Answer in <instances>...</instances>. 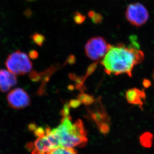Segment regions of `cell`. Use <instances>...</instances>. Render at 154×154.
<instances>
[{
  "label": "cell",
  "mask_w": 154,
  "mask_h": 154,
  "mask_svg": "<svg viewBox=\"0 0 154 154\" xmlns=\"http://www.w3.org/2000/svg\"><path fill=\"white\" fill-rule=\"evenodd\" d=\"M144 57L142 51L120 43L115 46L111 45L101 64L108 75L127 74L131 77L135 66L142 63Z\"/></svg>",
  "instance_id": "obj_1"
},
{
  "label": "cell",
  "mask_w": 154,
  "mask_h": 154,
  "mask_svg": "<svg viewBox=\"0 0 154 154\" xmlns=\"http://www.w3.org/2000/svg\"><path fill=\"white\" fill-rule=\"evenodd\" d=\"M61 123L54 129L46 128L47 131L53 139L57 147L75 148L84 147L88 139L83 122L78 120L72 123L70 114H61Z\"/></svg>",
  "instance_id": "obj_2"
},
{
  "label": "cell",
  "mask_w": 154,
  "mask_h": 154,
  "mask_svg": "<svg viewBox=\"0 0 154 154\" xmlns=\"http://www.w3.org/2000/svg\"><path fill=\"white\" fill-rule=\"evenodd\" d=\"M8 70L16 75H23L29 73L33 69V64L28 55L18 50L8 56L5 62Z\"/></svg>",
  "instance_id": "obj_3"
},
{
  "label": "cell",
  "mask_w": 154,
  "mask_h": 154,
  "mask_svg": "<svg viewBox=\"0 0 154 154\" xmlns=\"http://www.w3.org/2000/svg\"><path fill=\"white\" fill-rule=\"evenodd\" d=\"M111 45L103 38H92L85 45V53L88 58L93 61H99L104 58Z\"/></svg>",
  "instance_id": "obj_4"
},
{
  "label": "cell",
  "mask_w": 154,
  "mask_h": 154,
  "mask_svg": "<svg viewBox=\"0 0 154 154\" xmlns=\"http://www.w3.org/2000/svg\"><path fill=\"white\" fill-rule=\"evenodd\" d=\"M125 17L132 25L140 27L148 21L149 13L146 8L141 3H132L127 7Z\"/></svg>",
  "instance_id": "obj_5"
},
{
  "label": "cell",
  "mask_w": 154,
  "mask_h": 154,
  "mask_svg": "<svg viewBox=\"0 0 154 154\" xmlns=\"http://www.w3.org/2000/svg\"><path fill=\"white\" fill-rule=\"evenodd\" d=\"M8 103L11 108L21 110L30 105L31 100L24 89L17 88L11 91L7 96Z\"/></svg>",
  "instance_id": "obj_6"
},
{
  "label": "cell",
  "mask_w": 154,
  "mask_h": 154,
  "mask_svg": "<svg viewBox=\"0 0 154 154\" xmlns=\"http://www.w3.org/2000/svg\"><path fill=\"white\" fill-rule=\"evenodd\" d=\"M33 144L31 154H47L57 148L50 136L46 133L43 136L37 137Z\"/></svg>",
  "instance_id": "obj_7"
},
{
  "label": "cell",
  "mask_w": 154,
  "mask_h": 154,
  "mask_svg": "<svg viewBox=\"0 0 154 154\" xmlns=\"http://www.w3.org/2000/svg\"><path fill=\"white\" fill-rule=\"evenodd\" d=\"M125 96L129 104L138 105L143 110V107L146 99V95L144 90H140L136 88L129 89L126 92Z\"/></svg>",
  "instance_id": "obj_8"
},
{
  "label": "cell",
  "mask_w": 154,
  "mask_h": 154,
  "mask_svg": "<svg viewBox=\"0 0 154 154\" xmlns=\"http://www.w3.org/2000/svg\"><path fill=\"white\" fill-rule=\"evenodd\" d=\"M18 83L16 75L8 70L0 69V91L6 93Z\"/></svg>",
  "instance_id": "obj_9"
},
{
  "label": "cell",
  "mask_w": 154,
  "mask_h": 154,
  "mask_svg": "<svg viewBox=\"0 0 154 154\" xmlns=\"http://www.w3.org/2000/svg\"><path fill=\"white\" fill-rule=\"evenodd\" d=\"M154 135L150 132H144L139 137V143L144 148H151L153 146Z\"/></svg>",
  "instance_id": "obj_10"
},
{
  "label": "cell",
  "mask_w": 154,
  "mask_h": 154,
  "mask_svg": "<svg viewBox=\"0 0 154 154\" xmlns=\"http://www.w3.org/2000/svg\"><path fill=\"white\" fill-rule=\"evenodd\" d=\"M47 154H78L74 148L59 147L54 149Z\"/></svg>",
  "instance_id": "obj_11"
},
{
  "label": "cell",
  "mask_w": 154,
  "mask_h": 154,
  "mask_svg": "<svg viewBox=\"0 0 154 154\" xmlns=\"http://www.w3.org/2000/svg\"><path fill=\"white\" fill-rule=\"evenodd\" d=\"M31 38L33 42L38 46H42L45 40L44 36L38 33H35L33 34Z\"/></svg>",
  "instance_id": "obj_12"
},
{
  "label": "cell",
  "mask_w": 154,
  "mask_h": 154,
  "mask_svg": "<svg viewBox=\"0 0 154 154\" xmlns=\"http://www.w3.org/2000/svg\"><path fill=\"white\" fill-rule=\"evenodd\" d=\"M73 19L76 24H81L85 21L86 17L79 12H76L74 14Z\"/></svg>",
  "instance_id": "obj_13"
},
{
  "label": "cell",
  "mask_w": 154,
  "mask_h": 154,
  "mask_svg": "<svg viewBox=\"0 0 154 154\" xmlns=\"http://www.w3.org/2000/svg\"><path fill=\"white\" fill-rule=\"evenodd\" d=\"M79 99L81 102H83L85 104H92L93 102V98L90 97L89 95H82L79 97Z\"/></svg>",
  "instance_id": "obj_14"
},
{
  "label": "cell",
  "mask_w": 154,
  "mask_h": 154,
  "mask_svg": "<svg viewBox=\"0 0 154 154\" xmlns=\"http://www.w3.org/2000/svg\"><path fill=\"white\" fill-rule=\"evenodd\" d=\"M92 19V21L95 24H99L102 21L103 17L102 15L99 13H97L95 12L93 16L91 18Z\"/></svg>",
  "instance_id": "obj_15"
},
{
  "label": "cell",
  "mask_w": 154,
  "mask_h": 154,
  "mask_svg": "<svg viewBox=\"0 0 154 154\" xmlns=\"http://www.w3.org/2000/svg\"><path fill=\"white\" fill-rule=\"evenodd\" d=\"M143 85L144 86V87L146 88H148L151 85V83L149 80H147V79H144L143 82Z\"/></svg>",
  "instance_id": "obj_16"
},
{
  "label": "cell",
  "mask_w": 154,
  "mask_h": 154,
  "mask_svg": "<svg viewBox=\"0 0 154 154\" xmlns=\"http://www.w3.org/2000/svg\"><path fill=\"white\" fill-rule=\"evenodd\" d=\"M29 55H30L31 58H32V59H35L38 56L37 52L35 51H32L30 52Z\"/></svg>",
  "instance_id": "obj_17"
},
{
  "label": "cell",
  "mask_w": 154,
  "mask_h": 154,
  "mask_svg": "<svg viewBox=\"0 0 154 154\" xmlns=\"http://www.w3.org/2000/svg\"><path fill=\"white\" fill-rule=\"evenodd\" d=\"M25 1L27 2H33L35 0H25Z\"/></svg>",
  "instance_id": "obj_18"
},
{
  "label": "cell",
  "mask_w": 154,
  "mask_h": 154,
  "mask_svg": "<svg viewBox=\"0 0 154 154\" xmlns=\"http://www.w3.org/2000/svg\"><path fill=\"white\" fill-rule=\"evenodd\" d=\"M153 78H154V73H153Z\"/></svg>",
  "instance_id": "obj_19"
}]
</instances>
